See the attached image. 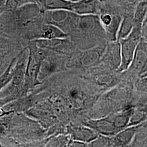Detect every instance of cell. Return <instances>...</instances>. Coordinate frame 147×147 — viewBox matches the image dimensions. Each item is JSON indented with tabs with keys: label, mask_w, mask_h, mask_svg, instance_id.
I'll return each mask as SVG.
<instances>
[{
	"label": "cell",
	"mask_w": 147,
	"mask_h": 147,
	"mask_svg": "<svg viewBox=\"0 0 147 147\" xmlns=\"http://www.w3.org/2000/svg\"><path fill=\"white\" fill-rule=\"evenodd\" d=\"M130 146L147 147V120L136 125L135 134Z\"/></svg>",
	"instance_id": "cell-13"
},
{
	"label": "cell",
	"mask_w": 147,
	"mask_h": 147,
	"mask_svg": "<svg viewBox=\"0 0 147 147\" xmlns=\"http://www.w3.org/2000/svg\"><path fill=\"white\" fill-rule=\"evenodd\" d=\"M18 57L17 58H15L12 61V62L8 67V68L5 70V72L0 75V93L8 84L10 83L13 76L14 66L16 65Z\"/></svg>",
	"instance_id": "cell-16"
},
{
	"label": "cell",
	"mask_w": 147,
	"mask_h": 147,
	"mask_svg": "<svg viewBox=\"0 0 147 147\" xmlns=\"http://www.w3.org/2000/svg\"><path fill=\"white\" fill-rule=\"evenodd\" d=\"M142 38L147 42V15L142 26Z\"/></svg>",
	"instance_id": "cell-18"
},
{
	"label": "cell",
	"mask_w": 147,
	"mask_h": 147,
	"mask_svg": "<svg viewBox=\"0 0 147 147\" xmlns=\"http://www.w3.org/2000/svg\"><path fill=\"white\" fill-rule=\"evenodd\" d=\"M144 77H147V70H146V72L144 73V74L142 75V77L141 78H144Z\"/></svg>",
	"instance_id": "cell-19"
},
{
	"label": "cell",
	"mask_w": 147,
	"mask_h": 147,
	"mask_svg": "<svg viewBox=\"0 0 147 147\" xmlns=\"http://www.w3.org/2000/svg\"><path fill=\"white\" fill-rule=\"evenodd\" d=\"M37 3L44 11L65 10L74 12L75 2L69 0H38Z\"/></svg>",
	"instance_id": "cell-11"
},
{
	"label": "cell",
	"mask_w": 147,
	"mask_h": 147,
	"mask_svg": "<svg viewBox=\"0 0 147 147\" xmlns=\"http://www.w3.org/2000/svg\"><path fill=\"white\" fill-rule=\"evenodd\" d=\"M69 1H73V2H76V1H80V0H69Z\"/></svg>",
	"instance_id": "cell-20"
},
{
	"label": "cell",
	"mask_w": 147,
	"mask_h": 147,
	"mask_svg": "<svg viewBox=\"0 0 147 147\" xmlns=\"http://www.w3.org/2000/svg\"><path fill=\"white\" fill-rule=\"evenodd\" d=\"M147 69V42L143 38L138 44L129 67L126 70L128 78L136 81Z\"/></svg>",
	"instance_id": "cell-5"
},
{
	"label": "cell",
	"mask_w": 147,
	"mask_h": 147,
	"mask_svg": "<svg viewBox=\"0 0 147 147\" xmlns=\"http://www.w3.org/2000/svg\"><path fill=\"white\" fill-rule=\"evenodd\" d=\"M100 11L99 0H80L75 2L74 13L78 14L99 15Z\"/></svg>",
	"instance_id": "cell-9"
},
{
	"label": "cell",
	"mask_w": 147,
	"mask_h": 147,
	"mask_svg": "<svg viewBox=\"0 0 147 147\" xmlns=\"http://www.w3.org/2000/svg\"><path fill=\"white\" fill-rule=\"evenodd\" d=\"M135 132L136 125L127 127L110 138L108 137L109 146H130L134 138Z\"/></svg>",
	"instance_id": "cell-7"
},
{
	"label": "cell",
	"mask_w": 147,
	"mask_h": 147,
	"mask_svg": "<svg viewBox=\"0 0 147 147\" xmlns=\"http://www.w3.org/2000/svg\"><path fill=\"white\" fill-rule=\"evenodd\" d=\"M99 16L107 40L110 42L117 41L118 33L123 15L118 11L100 7Z\"/></svg>",
	"instance_id": "cell-4"
},
{
	"label": "cell",
	"mask_w": 147,
	"mask_h": 147,
	"mask_svg": "<svg viewBox=\"0 0 147 147\" xmlns=\"http://www.w3.org/2000/svg\"><path fill=\"white\" fill-rule=\"evenodd\" d=\"M102 58L112 68L118 70L121 62V46L118 41L107 43Z\"/></svg>",
	"instance_id": "cell-6"
},
{
	"label": "cell",
	"mask_w": 147,
	"mask_h": 147,
	"mask_svg": "<svg viewBox=\"0 0 147 147\" xmlns=\"http://www.w3.org/2000/svg\"><path fill=\"white\" fill-rule=\"evenodd\" d=\"M134 25V12L129 13L123 16L118 33L117 41L127 37Z\"/></svg>",
	"instance_id": "cell-14"
},
{
	"label": "cell",
	"mask_w": 147,
	"mask_h": 147,
	"mask_svg": "<svg viewBox=\"0 0 147 147\" xmlns=\"http://www.w3.org/2000/svg\"><path fill=\"white\" fill-rule=\"evenodd\" d=\"M60 38H69L68 35L58 27L44 22L39 28L37 40Z\"/></svg>",
	"instance_id": "cell-10"
},
{
	"label": "cell",
	"mask_w": 147,
	"mask_h": 147,
	"mask_svg": "<svg viewBox=\"0 0 147 147\" xmlns=\"http://www.w3.org/2000/svg\"><path fill=\"white\" fill-rule=\"evenodd\" d=\"M69 142L70 141H69L68 138L66 137H58L53 140V141H50V143H48V145L49 146H65L66 145H68Z\"/></svg>",
	"instance_id": "cell-17"
},
{
	"label": "cell",
	"mask_w": 147,
	"mask_h": 147,
	"mask_svg": "<svg viewBox=\"0 0 147 147\" xmlns=\"http://www.w3.org/2000/svg\"><path fill=\"white\" fill-rule=\"evenodd\" d=\"M27 47L19 39L0 34V75Z\"/></svg>",
	"instance_id": "cell-2"
},
{
	"label": "cell",
	"mask_w": 147,
	"mask_h": 147,
	"mask_svg": "<svg viewBox=\"0 0 147 147\" xmlns=\"http://www.w3.org/2000/svg\"><path fill=\"white\" fill-rule=\"evenodd\" d=\"M142 28L134 26L127 37L118 41L121 46V65L117 70L119 72L125 71L131 63L138 44L142 39Z\"/></svg>",
	"instance_id": "cell-3"
},
{
	"label": "cell",
	"mask_w": 147,
	"mask_h": 147,
	"mask_svg": "<svg viewBox=\"0 0 147 147\" xmlns=\"http://www.w3.org/2000/svg\"><path fill=\"white\" fill-rule=\"evenodd\" d=\"M58 27L68 35L74 46L81 50L93 48L107 40L99 15H80L68 11Z\"/></svg>",
	"instance_id": "cell-1"
},
{
	"label": "cell",
	"mask_w": 147,
	"mask_h": 147,
	"mask_svg": "<svg viewBox=\"0 0 147 147\" xmlns=\"http://www.w3.org/2000/svg\"><path fill=\"white\" fill-rule=\"evenodd\" d=\"M147 15V1H141L137 5L134 12V26L142 28Z\"/></svg>",
	"instance_id": "cell-15"
},
{
	"label": "cell",
	"mask_w": 147,
	"mask_h": 147,
	"mask_svg": "<svg viewBox=\"0 0 147 147\" xmlns=\"http://www.w3.org/2000/svg\"><path fill=\"white\" fill-rule=\"evenodd\" d=\"M68 130L73 140L84 142L88 144L98 136L94 130L87 126L70 125Z\"/></svg>",
	"instance_id": "cell-8"
},
{
	"label": "cell",
	"mask_w": 147,
	"mask_h": 147,
	"mask_svg": "<svg viewBox=\"0 0 147 147\" xmlns=\"http://www.w3.org/2000/svg\"><path fill=\"white\" fill-rule=\"evenodd\" d=\"M134 101L136 104H147V77L139 78L136 81Z\"/></svg>",
	"instance_id": "cell-12"
}]
</instances>
